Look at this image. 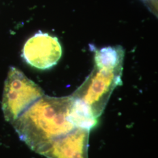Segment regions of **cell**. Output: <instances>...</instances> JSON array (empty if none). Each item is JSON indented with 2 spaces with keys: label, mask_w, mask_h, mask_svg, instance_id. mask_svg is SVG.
Wrapping results in <instances>:
<instances>
[{
  "label": "cell",
  "mask_w": 158,
  "mask_h": 158,
  "mask_svg": "<svg viewBox=\"0 0 158 158\" xmlns=\"http://www.w3.org/2000/svg\"><path fill=\"white\" fill-rule=\"evenodd\" d=\"M72 96L44 95L12 125L21 140L35 152L43 155L53 142L77 128L71 117Z\"/></svg>",
  "instance_id": "cell-1"
},
{
  "label": "cell",
  "mask_w": 158,
  "mask_h": 158,
  "mask_svg": "<svg viewBox=\"0 0 158 158\" xmlns=\"http://www.w3.org/2000/svg\"><path fill=\"white\" fill-rule=\"evenodd\" d=\"M124 51L120 46H108L94 52V67L83 84L71 96L81 102L98 119L113 91L123 84Z\"/></svg>",
  "instance_id": "cell-2"
},
{
  "label": "cell",
  "mask_w": 158,
  "mask_h": 158,
  "mask_svg": "<svg viewBox=\"0 0 158 158\" xmlns=\"http://www.w3.org/2000/svg\"><path fill=\"white\" fill-rule=\"evenodd\" d=\"M44 95L38 85L15 67H11L5 81L2 110L5 119L12 124L27 108Z\"/></svg>",
  "instance_id": "cell-3"
},
{
  "label": "cell",
  "mask_w": 158,
  "mask_h": 158,
  "mask_svg": "<svg viewBox=\"0 0 158 158\" xmlns=\"http://www.w3.org/2000/svg\"><path fill=\"white\" fill-rule=\"evenodd\" d=\"M62 55V48L58 39L48 34L40 32L25 44L23 56L30 66L46 70L56 64Z\"/></svg>",
  "instance_id": "cell-4"
},
{
  "label": "cell",
  "mask_w": 158,
  "mask_h": 158,
  "mask_svg": "<svg viewBox=\"0 0 158 158\" xmlns=\"http://www.w3.org/2000/svg\"><path fill=\"white\" fill-rule=\"evenodd\" d=\"M90 130L77 128L53 142L43 156L47 158H88Z\"/></svg>",
  "instance_id": "cell-5"
},
{
  "label": "cell",
  "mask_w": 158,
  "mask_h": 158,
  "mask_svg": "<svg viewBox=\"0 0 158 158\" xmlns=\"http://www.w3.org/2000/svg\"><path fill=\"white\" fill-rule=\"evenodd\" d=\"M146 5L151 8V10L153 11H156V6H157V0H142Z\"/></svg>",
  "instance_id": "cell-6"
}]
</instances>
